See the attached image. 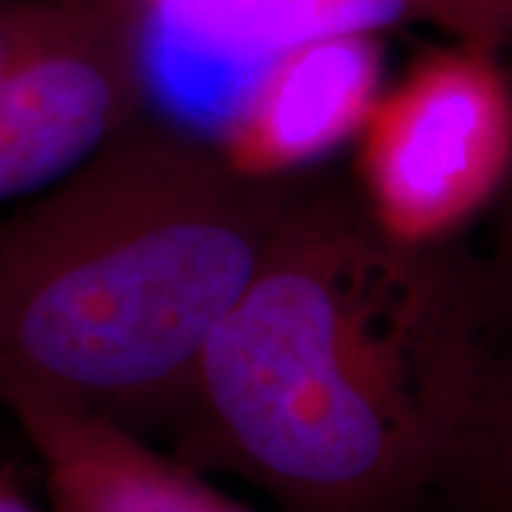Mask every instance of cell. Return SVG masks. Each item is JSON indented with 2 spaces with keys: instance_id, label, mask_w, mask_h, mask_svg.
I'll use <instances>...</instances> for the list:
<instances>
[{
  "instance_id": "6da1fadb",
  "label": "cell",
  "mask_w": 512,
  "mask_h": 512,
  "mask_svg": "<svg viewBox=\"0 0 512 512\" xmlns=\"http://www.w3.org/2000/svg\"><path fill=\"white\" fill-rule=\"evenodd\" d=\"M498 336L481 262L396 245L308 185L202 353L185 444L288 512H419L450 487Z\"/></svg>"
},
{
  "instance_id": "277c9868",
  "label": "cell",
  "mask_w": 512,
  "mask_h": 512,
  "mask_svg": "<svg viewBox=\"0 0 512 512\" xmlns=\"http://www.w3.org/2000/svg\"><path fill=\"white\" fill-rule=\"evenodd\" d=\"M114 37L146 106L211 140L242 86L271 57L325 35H387L416 23V0H57Z\"/></svg>"
},
{
  "instance_id": "7a4b0ae2",
  "label": "cell",
  "mask_w": 512,
  "mask_h": 512,
  "mask_svg": "<svg viewBox=\"0 0 512 512\" xmlns=\"http://www.w3.org/2000/svg\"><path fill=\"white\" fill-rule=\"evenodd\" d=\"M308 185L248 180L143 111L0 217V393L29 390L143 436L183 421L208 342Z\"/></svg>"
},
{
  "instance_id": "52a82bcc",
  "label": "cell",
  "mask_w": 512,
  "mask_h": 512,
  "mask_svg": "<svg viewBox=\"0 0 512 512\" xmlns=\"http://www.w3.org/2000/svg\"><path fill=\"white\" fill-rule=\"evenodd\" d=\"M0 404L35 450L52 512H248L131 427L29 390Z\"/></svg>"
},
{
  "instance_id": "30bf717a",
  "label": "cell",
  "mask_w": 512,
  "mask_h": 512,
  "mask_svg": "<svg viewBox=\"0 0 512 512\" xmlns=\"http://www.w3.org/2000/svg\"><path fill=\"white\" fill-rule=\"evenodd\" d=\"M57 18L55 0H0V83Z\"/></svg>"
},
{
  "instance_id": "5b68a950",
  "label": "cell",
  "mask_w": 512,
  "mask_h": 512,
  "mask_svg": "<svg viewBox=\"0 0 512 512\" xmlns=\"http://www.w3.org/2000/svg\"><path fill=\"white\" fill-rule=\"evenodd\" d=\"M143 111L126 49L57 3L49 32L0 83V208L69 177Z\"/></svg>"
},
{
  "instance_id": "3957f363",
  "label": "cell",
  "mask_w": 512,
  "mask_h": 512,
  "mask_svg": "<svg viewBox=\"0 0 512 512\" xmlns=\"http://www.w3.org/2000/svg\"><path fill=\"white\" fill-rule=\"evenodd\" d=\"M356 200L404 248H444L512 177V66L447 40L379 97L356 140Z\"/></svg>"
},
{
  "instance_id": "8992f818",
  "label": "cell",
  "mask_w": 512,
  "mask_h": 512,
  "mask_svg": "<svg viewBox=\"0 0 512 512\" xmlns=\"http://www.w3.org/2000/svg\"><path fill=\"white\" fill-rule=\"evenodd\" d=\"M384 83V37L348 32L271 57L225 111L211 146L248 180H293L359 140Z\"/></svg>"
},
{
  "instance_id": "8fae6325",
  "label": "cell",
  "mask_w": 512,
  "mask_h": 512,
  "mask_svg": "<svg viewBox=\"0 0 512 512\" xmlns=\"http://www.w3.org/2000/svg\"><path fill=\"white\" fill-rule=\"evenodd\" d=\"M501 328H512V177L501 197V220L490 262H481Z\"/></svg>"
},
{
  "instance_id": "7c38bea8",
  "label": "cell",
  "mask_w": 512,
  "mask_h": 512,
  "mask_svg": "<svg viewBox=\"0 0 512 512\" xmlns=\"http://www.w3.org/2000/svg\"><path fill=\"white\" fill-rule=\"evenodd\" d=\"M0 512H43L20 487L18 478L3 467H0Z\"/></svg>"
},
{
  "instance_id": "ba28073f",
  "label": "cell",
  "mask_w": 512,
  "mask_h": 512,
  "mask_svg": "<svg viewBox=\"0 0 512 512\" xmlns=\"http://www.w3.org/2000/svg\"><path fill=\"white\" fill-rule=\"evenodd\" d=\"M447 493L476 512H512V350H495Z\"/></svg>"
},
{
  "instance_id": "9c48e42d",
  "label": "cell",
  "mask_w": 512,
  "mask_h": 512,
  "mask_svg": "<svg viewBox=\"0 0 512 512\" xmlns=\"http://www.w3.org/2000/svg\"><path fill=\"white\" fill-rule=\"evenodd\" d=\"M416 23L490 49L512 66V0H416Z\"/></svg>"
}]
</instances>
